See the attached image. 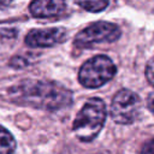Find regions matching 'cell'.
Listing matches in <instances>:
<instances>
[{
  "label": "cell",
  "mask_w": 154,
  "mask_h": 154,
  "mask_svg": "<svg viewBox=\"0 0 154 154\" xmlns=\"http://www.w3.org/2000/svg\"><path fill=\"white\" fill-rule=\"evenodd\" d=\"M141 108V100L138 95L129 89H120L111 103V116L118 124H131L134 123Z\"/></svg>",
  "instance_id": "cell-5"
},
{
  "label": "cell",
  "mask_w": 154,
  "mask_h": 154,
  "mask_svg": "<svg viewBox=\"0 0 154 154\" xmlns=\"http://www.w3.org/2000/svg\"><path fill=\"white\" fill-rule=\"evenodd\" d=\"M97 154H109V153H107V152H102V153H97Z\"/></svg>",
  "instance_id": "cell-12"
},
{
  "label": "cell",
  "mask_w": 154,
  "mask_h": 154,
  "mask_svg": "<svg viewBox=\"0 0 154 154\" xmlns=\"http://www.w3.org/2000/svg\"><path fill=\"white\" fill-rule=\"evenodd\" d=\"M117 72L114 63L107 55L99 54L88 59L79 69L78 81L83 87L99 88L109 82Z\"/></svg>",
  "instance_id": "cell-3"
},
{
  "label": "cell",
  "mask_w": 154,
  "mask_h": 154,
  "mask_svg": "<svg viewBox=\"0 0 154 154\" xmlns=\"http://www.w3.org/2000/svg\"><path fill=\"white\" fill-rule=\"evenodd\" d=\"M106 117L107 109L103 100L99 97L87 100L72 124V130L76 137L82 142L93 141L101 131Z\"/></svg>",
  "instance_id": "cell-2"
},
{
  "label": "cell",
  "mask_w": 154,
  "mask_h": 154,
  "mask_svg": "<svg viewBox=\"0 0 154 154\" xmlns=\"http://www.w3.org/2000/svg\"><path fill=\"white\" fill-rule=\"evenodd\" d=\"M120 36V29L114 23L109 22H95L81 30L75 40L73 45L78 48H89L97 43H109L118 40Z\"/></svg>",
  "instance_id": "cell-4"
},
{
  "label": "cell",
  "mask_w": 154,
  "mask_h": 154,
  "mask_svg": "<svg viewBox=\"0 0 154 154\" xmlns=\"http://www.w3.org/2000/svg\"><path fill=\"white\" fill-rule=\"evenodd\" d=\"M66 10V2L59 0H37L29 5L31 16L37 18H53L61 16Z\"/></svg>",
  "instance_id": "cell-7"
},
{
  "label": "cell",
  "mask_w": 154,
  "mask_h": 154,
  "mask_svg": "<svg viewBox=\"0 0 154 154\" xmlns=\"http://www.w3.org/2000/svg\"><path fill=\"white\" fill-rule=\"evenodd\" d=\"M77 4L89 12H100L108 6V1H78Z\"/></svg>",
  "instance_id": "cell-9"
},
{
  "label": "cell",
  "mask_w": 154,
  "mask_h": 154,
  "mask_svg": "<svg viewBox=\"0 0 154 154\" xmlns=\"http://www.w3.org/2000/svg\"><path fill=\"white\" fill-rule=\"evenodd\" d=\"M16 150V140L12 134L0 125V154H13Z\"/></svg>",
  "instance_id": "cell-8"
},
{
  "label": "cell",
  "mask_w": 154,
  "mask_h": 154,
  "mask_svg": "<svg viewBox=\"0 0 154 154\" xmlns=\"http://www.w3.org/2000/svg\"><path fill=\"white\" fill-rule=\"evenodd\" d=\"M13 102L46 111H57L72 102V93L64 85L52 81L24 79L10 90Z\"/></svg>",
  "instance_id": "cell-1"
},
{
  "label": "cell",
  "mask_w": 154,
  "mask_h": 154,
  "mask_svg": "<svg viewBox=\"0 0 154 154\" xmlns=\"http://www.w3.org/2000/svg\"><path fill=\"white\" fill-rule=\"evenodd\" d=\"M67 32L64 28L32 29L25 36V43L32 48L52 47L65 41Z\"/></svg>",
  "instance_id": "cell-6"
},
{
  "label": "cell",
  "mask_w": 154,
  "mask_h": 154,
  "mask_svg": "<svg viewBox=\"0 0 154 154\" xmlns=\"http://www.w3.org/2000/svg\"><path fill=\"white\" fill-rule=\"evenodd\" d=\"M152 70H153V67H152V60H149V63H148V66H147V77H148V81H149V83H152Z\"/></svg>",
  "instance_id": "cell-11"
},
{
  "label": "cell",
  "mask_w": 154,
  "mask_h": 154,
  "mask_svg": "<svg viewBox=\"0 0 154 154\" xmlns=\"http://www.w3.org/2000/svg\"><path fill=\"white\" fill-rule=\"evenodd\" d=\"M140 154H153V141H152V140L147 141V142L143 144V147H142Z\"/></svg>",
  "instance_id": "cell-10"
}]
</instances>
